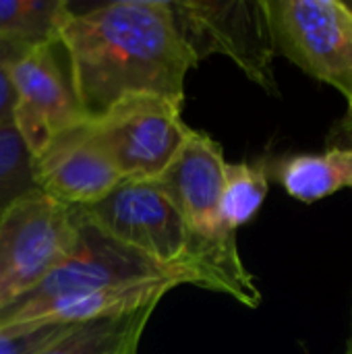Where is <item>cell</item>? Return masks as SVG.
<instances>
[{
    "instance_id": "cell-18",
    "label": "cell",
    "mask_w": 352,
    "mask_h": 354,
    "mask_svg": "<svg viewBox=\"0 0 352 354\" xmlns=\"http://www.w3.org/2000/svg\"><path fill=\"white\" fill-rule=\"evenodd\" d=\"M328 149H349L352 151V104L346 108V114L332 127L328 139Z\"/></svg>"
},
{
    "instance_id": "cell-4",
    "label": "cell",
    "mask_w": 352,
    "mask_h": 354,
    "mask_svg": "<svg viewBox=\"0 0 352 354\" xmlns=\"http://www.w3.org/2000/svg\"><path fill=\"white\" fill-rule=\"evenodd\" d=\"M180 37L199 64L212 54L228 56L266 93L280 97L274 41L263 0H170Z\"/></svg>"
},
{
    "instance_id": "cell-17",
    "label": "cell",
    "mask_w": 352,
    "mask_h": 354,
    "mask_svg": "<svg viewBox=\"0 0 352 354\" xmlns=\"http://www.w3.org/2000/svg\"><path fill=\"white\" fill-rule=\"evenodd\" d=\"M31 44L19 41H4L0 39V127L12 122V83H10V68L15 60L27 50Z\"/></svg>"
},
{
    "instance_id": "cell-2",
    "label": "cell",
    "mask_w": 352,
    "mask_h": 354,
    "mask_svg": "<svg viewBox=\"0 0 352 354\" xmlns=\"http://www.w3.org/2000/svg\"><path fill=\"white\" fill-rule=\"evenodd\" d=\"M81 209L108 236L183 276L187 284L226 295L249 309L261 305V290L241 259L237 234L197 236L151 180H122Z\"/></svg>"
},
{
    "instance_id": "cell-14",
    "label": "cell",
    "mask_w": 352,
    "mask_h": 354,
    "mask_svg": "<svg viewBox=\"0 0 352 354\" xmlns=\"http://www.w3.org/2000/svg\"><path fill=\"white\" fill-rule=\"evenodd\" d=\"M66 0H0V39L44 44L58 39Z\"/></svg>"
},
{
    "instance_id": "cell-20",
    "label": "cell",
    "mask_w": 352,
    "mask_h": 354,
    "mask_svg": "<svg viewBox=\"0 0 352 354\" xmlns=\"http://www.w3.org/2000/svg\"><path fill=\"white\" fill-rule=\"evenodd\" d=\"M346 4H349V8H351V10H352V2H346Z\"/></svg>"
},
{
    "instance_id": "cell-1",
    "label": "cell",
    "mask_w": 352,
    "mask_h": 354,
    "mask_svg": "<svg viewBox=\"0 0 352 354\" xmlns=\"http://www.w3.org/2000/svg\"><path fill=\"white\" fill-rule=\"evenodd\" d=\"M73 87L87 120L131 95L185 102L191 58L170 0L66 4L58 29Z\"/></svg>"
},
{
    "instance_id": "cell-19",
    "label": "cell",
    "mask_w": 352,
    "mask_h": 354,
    "mask_svg": "<svg viewBox=\"0 0 352 354\" xmlns=\"http://www.w3.org/2000/svg\"><path fill=\"white\" fill-rule=\"evenodd\" d=\"M344 354H352V309H351V334L346 338V348H344Z\"/></svg>"
},
{
    "instance_id": "cell-16",
    "label": "cell",
    "mask_w": 352,
    "mask_h": 354,
    "mask_svg": "<svg viewBox=\"0 0 352 354\" xmlns=\"http://www.w3.org/2000/svg\"><path fill=\"white\" fill-rule=\"evenodd\" d=\"M75 326V324H73ZM71 326L62 324H25L0 330V354H37L62 336Z\"/></svg>"
},
{
    "instance_id": "cell-7",
    "label": "cell",
    "mask_w": 352,
    "mask_h": 354,
    "mask_svg": "<svg viewBox=\"0 0 352 354\" xmlns=\"http://www.w3.org/2000/svg\"><path fill=\"white\" fill-rule=\"evenodd\" d=\"M12 127L31 158L54 137L87 122L58 39L27 48L10 68Z\"/></svg>"
},
{
    "instance_id": "cell-10",
    "label": "cell",
    "mask_w": 352,
    "mask_h": 354,
    "mask_svg": "<svg viewBox=\"0 0 352 354\" xmlns=\"http://www.w3.org/2000/svg\"><path fill=\"white\" fill-rule=\"evenodd\" d=\"M226 160L222 145L207 133L191 129L185 145L151 180L178 209L187 226L203 239H226L230 232L220 220Z\"/></svg>"
},
{
    "instance_id": "cell-12",
    "label": "cell",
    "mask_w": 352,
    "mask_h": 354,
    "mask_svg": "<svg viewBox=\"0 0 352 354\" xmlns=\"http://www.w3.org/2000/svg\"><path fill=\"white\" fill-rule=\"evenodd\" d=\"M268 170L301 203H315L340 189H352V151L349 149L286 156L268 166Z\"/></svg>"
},
{
    "instance_id": "cell-11",
    "label": "cell",
    "mask_w": 352,
    "mask_h": 354,
    "mask_svg": "<svg viewBox=\"0 0 352 354\" xmlns=\"http://www.w3.org/2000/svg\"><path fill=\"white\" fill-rule=\"evenodd\" d=\"M158 303L71 326L37 354H139V342Z\"/></svg>"
},
{
    "instance_id": "cell-13",
    "label": "cell",
    "mask_w": 352,
    "mask_h": 354,
    "mask_svg": "<svg viewBox=\"0 0 352 354\" xmlns=\"http://www.w3.org/2000/svg\"><path fill=\"white\" fill-rule=\"evenodd\" d=\"M270 191V170L266 162H226L224 189L220 199V220L230 232L251 222L261 209Z\"/></svg>"
},
{
    "instance_id": "cell-15",
    "label": "cell",
    "mask_w": 352,
    "mask_h": 354,
    "mask_svg": "<svg viewBox=\"0 0 352 354\" xmlns=\"http://www.w3.org/2000/svg\"><path fill=\"white\" fill-rule=\"evenodd\" d=\"M35 189L31 153L12 122H6L0 127V216Z\"/></svg>"
},
{
    "instance_id": "cell-3",
    "label": "cell",
    "mask_w": 352,
    "mask_h": 354,
    "mask_svg": "<svg viewBox=\"0 0 352 354\" xmlns=\"http://www.w3.org/2000/svg\"><path fill=\"white\" fill-rule=\"evenodd\" d=\"M81 207L31 191L0 216V311L35 290L75 249Z\"/></svg>"
},
{
    "instance_id": "cell-6",
    "label": "cell",
    "mask_w": 352,
    "mask_h": 354,
    "mask_svg": "<svg viewBox=\"0 0 352 354\" xmlns=\"http://www.w3.org/2000/svg\"><path fill=\"white\" fill-rule=\"evenodd\" d=\"M89 124L122 180H156L191 133L183 104L162 95L124 97Z\"/></svg>"
},
{
    "instance_id": "cell-5",
    "label": "cell",
    "mask_w": 352,
    "mask_h": 354,
    "mask_svg": "<svg viewBox=\"0 0 352 354\" xmlns=\"http://www.w3.org/2000/svg\"><path fill=\"white\" fill-rule=\"evenodd\" d=\"M274 52L352 104V10L340 0H263Z\"/></svg>"
},
{
    "instance_id": "cell-8",
    "label": "cell",
    "mask_w": 352,
    "mask_h": 354,
    "mask_svg": "<svg viewBox=\"0 0 352 354\" xmlns=\"http://www.w3.org/2000/svg\"><path fill=\"white\" fill-rule=\"evenodd\" d=\"M147 282H168L174 286L187 284L183 276L114 241L83 216L75 249L35 290L12 305H39L66 295Z\"/></svg>"
},
{
    "instance_id": "cell-9",
    "label": "cell",
    "mask_w": 352,
    "mask_h": 354,
    "mask_svg": "<svg viewBox=\"0 0 352 354\" xmlns=\"http://www.w3.org/2000/svg\"><path fill=\"white\" fill-rule=\"evenodd\" d=\"M31 166L37 191L75 207L98 203L122 183L89 120L54 137L31 158Z\"/></svg>"
}]
</instances>
